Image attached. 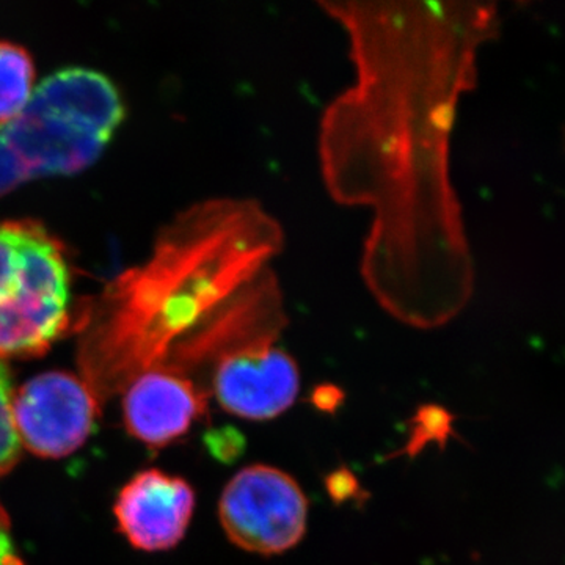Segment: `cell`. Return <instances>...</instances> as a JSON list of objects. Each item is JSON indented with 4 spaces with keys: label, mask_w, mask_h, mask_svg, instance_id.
<instances>
[{
    "label": "cell",
    "mask_w": 565,
    "mask_h": 565,
    "mask_svg": "<svg viewBox=\"0 0 565 565\" xmlns=\"http://www.w3.org/2000/svg\"><path fill=\"white\" fill-rule=\"evenodd\" d=\"M321 7L343 28L355 71L319 129L327 191L373 214L362 275L377 303L407 326H444L470 302L476 277L452 132L500 13L489 2Z\"/></svg>",
    "instance_id": "1"
},
{
    "label": "cell",
    "mask_w": 565,
    "mask_h": 565,
    "mask_svg": "<svg viewBox=\"0 0 565 565\" xmlns=\"http://www.w3.org/2000/svg\"><path fill=\"white\" fill-rule=\"evenodd\" d=\"M285 245L280 223L252 200L195 207L136 274L111 294L87 344V375L106 390L151 367L173 338L199 326Z\"/></svg>",
    "instance_id": "2"
},
{
    "label": "cell",
    "mask_w": 565,
    "mask_h": 565,
    "mask_svg": "<svg viewBox=\"0 0 565 565\" xmlns=\"http://www.w3.org/2000/svg\"><path fill=\"white\" fill-rule=\"evenodd\" d=\"M122 117L120 92L106 74L82 66L50 74L0 122V195L35 178L87 169Z\"/></svg>",
    "instance_id": "3"
},
{
    "label": "cell",
    "mask_w": 565,
    "mask_h": 565,
    "mask_svg": "<svg viewBox=\"0 0 565 565\" xmlns=\"http://www.w3.org/2000/svg\"><path fill=\"white\" fill-rule=\"evenodd\" d=\"M70 270L40 223L0 222V355H36L70 321Z\"/></svg>",
    "instance_id": "4"
},
{
    "label": "cell",
    "mask_w": 565,
    "mask_h": 565,
    "mask_svg": "<svg viewBox=\"0 0 565 565\" xmlns=\"http://www.w3.org/2000/svg\"><path fill=\"white\" fill-rule=\"evenodd\" d=\"M218 514L233 544L258 555H280L302 541L308 500L296 479L269 465H253L223 490Z\"/></svg>",
    "instance_id": "5"
},
{
    "label": "cell",
    "mask_w": 565,
    "mask_h": 565,
    "mask_svg": "<svg viewBox=\"0 0 565 565\" xmlns=\"http://www.w3.org/2000/svg\"><path fill=\"white\" fill-rule=\"evenodd\" d=\"M95 393L66 373L36 375L13 394V422L21 445L43 457L76 451L92 433Z\"/></svg>",
    "instance_id": "6"
},
{
    "label": "cell",
    "mask_w": 565,
    "mask_h": 565,
    "mask_svg": "<svg viewBox=\"0 0 565 565\" xmlns=\"http://www.w3.org/2000/svg\"><path fill=\"white\" fill-rule=\"evenodd\" d=\"M299 388L297 363L275 341H258L225 352L215 370L218 403L245 419L277 418L291 407Z\"/></svg>",
    "instance_id": "7"
},
{
    "label": "cell",
    "mask_w": 565,
    "mask_h": 565,
    "mask_svg": "<svg viewBox=\"0 0 565 565\" xmlns=\"http://www.w3.org/2000/svg\"><path fill=\"white\" fill-rule=\"evenodd\" d=\"M195 505L188 482L158 470L137 475L118 494L115 516L137 548L161 552L181 541Z\"/></svg>",
    "instance_id": "8"
},
{
    "label": "cell",
    "mask_w": 565,
    "mask_h": 565,
    "mask_svg": "<svg viewBox=\"0 0 565 565\" xmlns=\"http://www.w3.org/2000/svg\"><path fill=\"white\" fill-rule=\"evenodd\" d=\"M128 385L126 427L145 444H169L181 437L202 414L204 403L195 386L172 371L151 366Z\"/></svg>",
    "instance_id": "9"
},
{
    "label": "cell",
    "mask_w": 565,
    "mask_h": 565,
    "mask_svg": "<svg viewBox=\"0 0 565 565\" xmlns=\"http://www.w3.org/2000/svg\"><path fill=\"white\" fill-rule=\"evenodd\" d=\"M33 82L35 65L31 54L13 41L0 40V122L25 106L33 93Z\"/></svg>",
    "instance_id": "10"
},
{
    "label": "cell",
    "mask_w": 565,
    "mask_h": 565,
    "mask_svg": "<svg viewBox=\"0 0 565 565\" xmlns=\"http://www.w3.org/2000/svg\"><path fill=\"white\" fill-rule=\"evenodd\" d=\"M13 390L7 367L0 363V476L20 459L21 441L13 422Z\"/></svg>",
    "instance_id": "11"
},
{
    "label": "cell",
    "mask_w": 565,
    "mask_h": 565,
    "mask_svg": "<svg viewBox=\"0 0 565 565\" xmlns=\"http://www.w3.org/2000/svg\"><path fill=\"white\" fill-rule=\"evenodd\" d=\"M451 433V416L444 408L423 407L415 418L414 433L411 438V451H419L424 445L430 441H445Z\"/></svg>",
    "instance_id": "12"
},
{
    "label": "cell",
    "mask_w": 565,
    "mask_h": 565,
    "mask_svg": "<svg viewBox=\"0 0 565 565\" xmlns=\"http://www.w3.org/2000/svg\"><path fill=\"white\" fill-rule=\"evenodd\" d=\"M0 565H24L14 545L10 520L2 505H0Z\"/></svg>",
    "instance_id": "13"
},
{
    "label": "cell",
    "mask_w": 565,
    "mask_h": 565,
    "mask_svg": "<svg viewBox=\"0 0 565 565\" xmlns=\"http://www.w3.org/2000/svg\"><path fill=\"white\" fill-rule=\"evenodd\" d=\"M327 489H329L330 497L334 501H345L353 497L359 490L356 479L353 478L351 471L338 470L327 479Z\"/></svg>",
    "instance_id": "14"
},
{
    "label": "cell",
    "mask_w": 565,
    "mask_h": 565,
    "mask_svg": "<svg viewBox=\"0 0 565 565\" xmlns=\"http://www.w3.org/2000/svg\"><path fill=\"white\" fill-rule=\"evenodd\" d=\"M343 401V393L338 386L322 385L318 386L313 393V404L319 411L334 412L338 405Z\"/></svg>",
    "instance_id": "15"
}]
</instances>
